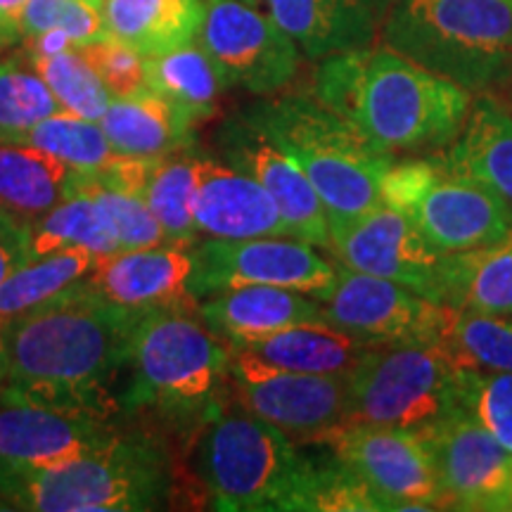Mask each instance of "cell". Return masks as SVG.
<instances>
[{
  "label": "cell",
  "instance_id": "cell-1",
  "mask_svg": "<svg viewBox=\"0 0 512 512\" xmlns=\"http://www.w3.org/2000/svg\"><path fill=\"white\" fill-rule=\"evenodd\" d=\"M95 294L88 283L0 332V389L117 420V389L140 316Z\"/></svg>",
  "mask_w": 512,
  "mask_h": 512
},
{
  "label": "cell",
  "instance_id": "cell-2",
  "mask_svg": "<svg viewBox=\"0 0 512 512\" xmlns=\"http://www.w3.org/2000/svg\"><path fill=\"white\" fill-rule=\"evenodd\" d=\"M309 91L396 159L451 145L475 100L384 43L318 60Z\"/></svg>",
  "mask_w": 512,
  "mask_h": 512
},
{
  "label": "cell",
  "instance_id": "cell-3",
  "mask_svg": "<svg viewBox=\"0 0 512 512\" xmlns=\"http://www.w3.org/2000/svg\"><path fill=\"white\" fill-rule=\"evenodd\" d=\"M230 349L195 309L159 306L140 316L128 349L121 411L190 437L226 403Z\"/></svg>",
  "mask_w": 512,
  "mask_h": 512
},
{
  "label": "cell",
  "instance_id": "cell-4",
  "mask_svg": "<svg viewBox=\"0 0 512 512\" xmlns=\"http://www.w3.org/2000/svg\"><path fill=\"white\" fill-rule=\"evenodd\" d=\"M192 444V470L214 510L313 512L316 448H299L228 396Z\"/></svg>",
  "mask_w": 512,
  "mask_h": 512
},
{
  "label": "cell",
  "instance_id": "cell-5",
  "mask_svg": "<svg viewBox=\"0 0 512 512\" xmlns=\"http://www.w3.org/2000/svg\"><path fill=\"white\" fill-rule=\"evenodd\" d=\"M169 448L155 434L119 430L91 451L41 467L0 470V510L143 512L174 494Z\"/></svg>",
  "mask_w": 512,
  "mask_h": 512
},
{
  "label": "cell",
  "instance_id": "cell-6",
  "mask_svg": "<svg viewBox=\"0 0 512 512\" xmlns=\"http://www.w3.org/2000/svg\"><path fill=\"white\" fill-rule=\"evenodd\" d=\"M242 114L302 166L325 204L330 226L382 204V176L396 157L375 147L311 91L264 95Z\"/></svg>",
  "mask_w": 512,
  "mask_h": 512
},
{
  "label": "cell",
  "instance_id": "cell-7",
  "mask_svg": "<svg viewBox=\"0 0 512 512\" xmlns=\"http://www.w3.org/2000/svg\"><path fill=\"white\" fill-rule=\"evenodd\" d=\"M380 41L472 95L512 81V0H392Z\"/></svg>",
  "mask_w": 512,
  "mask_h": 512
},
{
  "label": "cell",
  "instance_id": "cell-8",
  "mask_svg": "<svg viewBox=\"0 0 512 512\" xmlns=\"http://www.w3.org/2000/svg\"><path fill=\"white\" fill-rule=\"evenodd\" d=\"M463 368L437 344L373 347L349 373L344 425L422 432L460 408Z\"/></svg>",
  "mask_w": 512,
  "mask_h": 512
},
{
  "label": "cell",
  "instance_id": "cell-9",
  "mask_svg": "<svg viewBox=\"0 0 512 512\" xmlns=\"http://www.w3.org/2000/svg\"><path fill=\"white\" fill-rule=\"evenodd\" d=\"M230 349L226 396L294 444H316L347 422L349 375L285 373Z\"/></svg>",
  "mask_w": 512,
  "mask_h": 512
},
{
  "label": "cell",
  "instance_id": "cell-10",
  "mask_svg": "<svg viewBox=\"0 0 512 512\" xmlns=\"http://www.w3.org/2000/svg\"><path fill=\"white\" fill-rule=\"evenodd\" d=\"M337 280L335 261L323 259L309 242L292 235L252 240H200L195 245L192 297L245 285L285 287L323 302Z\"/></svg>",
  "mask_w": 512,
  "mask_h": 512
},
{
  "label": "cell",
  "instance_id": "cell-11",
  "mask_svg": "<svg viewBox=\"0 0 512 512\" xmlns=\"http://www.w3.org/2000/svg\"><path fill=\"white\" fill-rule=\"evenodd\" d=\"M197 43L228 88H242L256 98L290 88L302 67L297 43L245 0H207Z\"/></svg>",
  "mask_w": 512,
  "mask_h": 512
},
{
  "label": "cell",
  "instance_id": "cell-12",
  "mask_svg": "<svg viewBox=\"0 0 512 512\" xmlns=\"http://www.w3.org/2000/svg\"><path fill=\"white\" fill-rule=\"evenodd\" d=\"M328 252L351 271L387 278L430 302L441 304L444 297L448 254L437 252L403 211L387 204L330 226Z\"/></svg>",
  "mask_w": 512,
  "mask_h": 512
},
{
  "label": "cell",
  "instance_id": "cell-13",
  "mask_svg": "<svg viewBox=\"0 0 512 512\" xmlns=\"http://www.w3.org/2000/svg\"><path fill=\"white\" fill-rule=\"evenodd\" d=\"M337 280L323 299L325 323L373 344H437L446 328V306L387 278L337 264Z\"/></svg>",
  "mask_w": 512,
  "mask_h": 512
},
{
  "label": "cell",
  "instance_id": "cell-14",
  "mask_svg": "<svg viewBox=\"0 0 512 512\" xmlns=\"http://www.w3.org/2000/svg\"><path fill=\"white\" fill-rule=\"evenodd\" d=\"M415 434L432 460L441 510H512V453L472 415L458 411Z\"/></svg>",
  "mask_w": 512,
  "mask_h": 512
},
{
  "label": "cell",
  "instance_id": "cell-15",
  "mask_svg": "<svg viewBox=\"0 0 512 512\" xmlns=\"http://www.w3.org/2000/svg\"><path fill=\"white\" fill-rule=\"evenodd\" d=\"M316 444L330 446L361 477L380 510H441L437 475L415 432L342 425Z\"/></svg>",
  "mask_w": 512,
  "mask_h": 512
},
{
  "label": "cell",
  "instance_id": "cell-16",
  "mask_svg": "<svg viewBox=\"0 0 512 512\" xmlns=\"http://www.w3.org/2000/svg\"><path fill=\"white\" fill-rule=\"evenodd\" d=\"M216 157L245 171L264 185L290 228L292 238L328 249L330 221L323 200L309 178L278 143L261 131L254 121L238 112L219 126L214 136Z\"/></svg>",
  "mask_w": 512,
  "mask_h": 512
},
{
  "label": "cell",
  "instance_id": "cell-17",
  "mask_svg": "<svg viewBox=\"0 0 512 512\" xmlns=\"http://www.w3.org/2000/svg\"><path fill=\"white\" fill-rule=\"evenodd\" d=\"M117 420L0 389V470H41L100 446Z\"/></svg>",
  "mask_w": 512,
  "mask_h": 512
},
{
  "label": "cell",
  "instance_id": "cell-18",
  "mask_svg": "<svg viewBox=\"0 0 512 512\" xmlns=\"http://www.w3.org/2000/svg\"><path fill=\"white\" fill-rule=\"evenodd\" d=\"M403 214L441 254L494 245L512 233V204L484 185L446 174L437 164Z\"/></svg>",
  "mask_w": 512,
  "mask_h": 512
},
{
  "label": "cell",
  "instance_id": "cell-19",
  "mask_svg": "<svg viewBox=\"0 0 512 512\" xmlns=\"http://www.w3.org/2000/svg\"><path fill=\"white\" fill-rule=\"evenodd\" d=\"M195 273V245L164 242L157 247L121 249L100 256L88 287L107 302L126 309L150 311L159 306L195 309L190 292Z\"/></svg>",
  "mask_w": 512,
  "mask_h": 512
},
{
  "label": "cell",
  "instance_id": "cell-20",
  "mask_svg": "<svg viewBox=\"0 0 512 512\" xmlns=\"http://www.w3.org/2000/svg\"><path fill=\"white\" fill-rule=\"evenodd\" d=\"M259 8L297 43L304 57L373 46L389 0H245Z\"/></svg>",
  "mask_w": 512,
  "mask_h": 512
},
{
  "label": "cell",
  "instance_id": "cell-21",
  "mask_svg": "<svg viewBox=\"0 0 512 512\" xmlns=\"http://www.w3.org/2000/svg\"><path fill=\"white\" fill-rule=\"evenodd\" d=\"M200 240H252L290 235L264 185L223 159L207 155L195 204Z\"/></svg>",
  "mask_w": 512,
  "mask_h": 512
},
{
  "label": "cell",
  "instance_id": "cell-22",
  "mask_svg": "<svg viewBox=\"0 0 512 512\" xmlns=\"http://www.w3.org/2000/svg\"><path fill=\"white\" fill-rule=\"evenodd\" d=\"M430 157L446 174L484 185L512 204V112L498 95H475L458 136Z\"/></svg>",
  "mask_w": 512,
  "mask_h": 512
},
{
  "label": "cell",
  "instance_id": "cell-23",
  "mask_svg": "<svg viewBox=\"0 0 512 512\" xmlns=\"http://www.w3.org/2000/svg\"><path fill=\"white\" fill-rule=\"evenodd\" d=\"M197 316L226 344L249 342L302 323H325L323 304L285 287L245 285L209 294L197 302Z\"/></svg>",
  "mask_w": 512,
  "mask_h": 512
},
{
  "label": "cell",
  "instance_id": "cell-24",
  "mask_svg": "<svg viewBox=\"0 0 512 512\" xmlns=\"http://www.w3.org/2000/svg\"><path fill=\"white\" fill-rule=\"evenodd\" d=\"M81 171L48 152L0 140V214L31 228L79 192Z\"/></svg>",
  "mask_w": 512,
  "mask_h": 512
},
{
  "label": "cell",
  "instance_id": "cell-25",
  "mask_svg": "<svg viewBox=\"0 0 512 512\" xmlns=\"http://www.w3.org/2000/svg\"><path fill=\"white\" fill-rule=\"evenodd\" d=\"M228 347L247 351L256 361L285 373L349 375L373 344L361 342L328 323H302Z\"/></svg>",
  "mask_w": 512,
  "mask_h": 512
},
{
  "label": "cell",
  "instance_id": "cell-26",
  "mask_svg": "<svg viewBox=\"0 0 512 512\" xmlns=\"http://www.w3.org/2000/svg\"><path fill=\"white\" fill-rule=\"evenodd\" d=\"M100 126L117 155L164 159L197 145L195 126L152 91L112 98Z\"/></svg>",
  "mask_w": 512,
  "mask_h": 512
},
{
  "label": "cell",
  "instance_id": "cell-27",
  "mask_svg": "<svg viewBox=\"0 0 512 512\" xmlns=\"http://www.w3.org/2000/svg\"><path fill=\"white\" fill-rule=\"evenodd\" d=\"M207 0H105L107 36L155 57L195 41Z\"/></svg>",
  "mask_w": 512,
  "mask_h": 512
},
{
  "label": "cell",
  "instance_id": "cell-28",
  "mask_svg": "<svg viewBox=\"0 0 512 512\" xmlns=\"http://www.w3.org/2000/svg\"><path fill=\"white\" fill-rule=\"evenodd\" d=\"M147 91L162 95L192 126L214 119L226 81L200 43L190 41L169 53L145 57Z\"/></svg>",
  "mask_w": 512,
  "mask_h": 512
},
{
  "label": "cell",
  "instance_id": "cell-29",
  "mask_svg": "<svg viewBox=\"0 0 512 512\" xmlns=\"http://www.w3.org/2000/svg\"><path fill=\"white\" fill-rule=\"evenodd\" d=\"M441 304L512 318V233L494 245L448 254Z\"/></svg>",
  "mask_w": 512,
  "mask_h": 512
},
{
  "label": "cell",
  "instance_id": "cell-30",
  "mask_svg": "<svg viewBox=\"0 0 512 512\" xmlns=\"http://www.w3.org/2000/svg\"><path fill=\"white\" fill-rule=\"evenodd\" d=\"M98 261L100 256L91 249L69 247L62 252L36 256L17 268L0 287V332L12 320L86 285Z\"/></svg>",
  "mask_w": 512,
  "mask_h": 512
},
{
  "label": "cell",
  "instance_id": "cell-31",
  "mask_svg": "<svg viewBox=\"0 0 512 512\" xmlns=\"http://www.w3.org/2000/svg\"><path fill=\"white\" fill-rule=\"evenodd\" d=\"M207 152L192 145L188 150L159 159L145 188V202L162 226L166 242L197 245L200 233L195 223V204L200 192Z\"/></svg>",
  "mask_w": 512,
  "mask_h": 512
},
{
  "label": "cell",
  "instance_id": "cell-32",
  "mask_svg": "<svg viewBox=\"0 0 512 512\" xmlns=\"http://www.w3.org/2000/svg\"><path fill=\"white\" fill-rule=\"evenodd\" d=\"M31 259L62 252L69 247H86L98 256L119 252L117 240L91 192L76 195L50 209L29 228Z\"/></svg>",
  "mask_w": 512,
  "mask_h": 512
},
{
  "label": "cell",
  "instance_id": "cell-33",
  "mask_svg": "<svg viewBox=\"0 0 512 512\" xmlns=\"http://www.w3.org/2000/svg\"><path fill=\"white\" fill-rule=\"evenodd\" d=\"M439 347L463 370L512 373V318L446 306Z\"/></svg>",
  "mask_w": 512,
  "mask_h": 512
},
{
  "label": "cell",
  "instance_id": "cell-34",
  "mask_svg": "<svg viewBox=\"0 0 512 512\" xmlns=\"http://www.w3.org/2000/svg\"><path fill=\"white\" fill-rule=\"evenodd\" d=\"M17 143L38 147L81 174L98 171L100 166L117 157L100 121L76 117L64 110L50 114L41 124L29 128Z\"/></svg>",
  "mask_w": 512,
  "mask_h": 512
},
{
  "label": "cell",
  "instance_id": "cell-35",
  "mask_svg": "<svg viewBox=\"0 0 512 512\" xmlns=\"http://www.w3.org/2000/svg\"><path fill=\"white\" fill-rule=\"evenodd\" d=\"M60 110V102L27 55L0 60V140L17 143L29 128Z\"/></svg>",
  "mask_w": 512,
  "mask_h": 512
},
{
  "label": "cell",
  "instance_id": "cell-36",
  "mask_svg": "<svg viewBox=\"0 0 512 512\" xmlns=\"http://www.w3.org/2000/svg\"><path fill=\"white\" fill-rule=\"evenodd\" d=\"M27 60L34 64L41 79L48 83L50 93L55 95L64 112L100 121L107 105H110L112 93L107 91L93 64L83 57L79 48L48 57H27Z\"/></svg>",
  "mask_w": 512,
  "mask_h": 512
},
{
  "label": "cell",
  "instance_id": "cell-37",
  "mask_svg": "<svg viewBox=\"0 0 512 512\" xmlns=\"http://www.w3.org/2000/svg\"><path fill=\"white\" fill-rule=\"evenodd\" d=\"M460 408L512 453V373L463 370Z\"/></svg>",
  "mask_w": 512,
  "mask_h": 512
},
{
  "label": "cell",
  "instance_id": "cell-38",
  "mask_svg": "<svg viewBox=\"0 0 512 512\" xmlns=\"http://www.w3.org/2000/svg\"><path fill=\"white\" fill-rule=\"evenodd\" d=\"M48 29L67 31L76 48L107 38L102 10L93 8L86 0H29L19 24L22 41Z\"/></svg>",
  "mask_w": 512,
  "mask_h": 512
},
{
  "label": "cell",
  "instance_id": "cell-39",
  "mask_svg": "<svg viewBox=\"0 0 512 512\" xmlns=\"http://www.w3.org/2000/svg\"><path fill=\"white\" fill-rule=\"evenodd\" d=\"M83 192H91L95 202L100 204L102 214H105L114 233V240H117L119 252L121 249L157 247L166 242L164 230L152 209L147 207L145 197L107 188H83Z\"/></svg>",
  "mask_w": 512,
  "mask_h": 512
},
{
  "label": "cell",
  "instance_id": "cell-40",
  "mask_svg": "<svg viewBox=\"0 0 512 512\" xmlns=\"http://www.w3.org/2000/svg\"><path fill=\"white\" fill-rule=\"evenodd\" d=\"M79 50L93 64L112 98H126V95L147 91L145 55H140L136 48L107 36Z\"/></svg>",
  "mask_w": 512,
  "mask_h": 512
},
{
  "label": "cell",
  "instance_id": "cell-41",
  "mask_svg": "<svg viewBox=\"0 0 512 512\" xmlns=\"http://www.w3.org/2000/svg\"><path fill=\"white\" fill-rule=\"evenodd\" d=\"M27 261H31L29 228L10 219V216L0 214V287Z\"/></svg>",
  "mask_w": 512,
  "mask_h": 512
},
{
  "label": "cell",
  "instance_id": "cell-42",
  "mask_svg": "<svg viewBox=\"0 0 512 512\" xmlns=\"http://www.w3.org/2000/svg\"><path fill=\"white\" fill-rule=\"evenodd\" d=\"M27 48H24V55L27 57H48V55H57L64 53V50L76 48L72 36L67 34L64 29H48L43 34H36L27 38Z\"/></svg>",
  "mask_w": 512,
  "mask_h": 512
},
{
  "label": "cell",
  "instance_id": "cell-43",
  "mask_svg": "<svg viewBox=\"0 0 512 512\" xmlns=\"http://www.w3.org/2000/svg\"><path fill=\"white\" fill-rule=\"evenodd\" d=\"M27 5L29 0H0V50L22 41L19 24H22V15Z\"/></svg>",
  "mask_w": 512,
  "mask_h": 512
},
{
  "label": "cell",
  "instance_id": "cell-44",
  "mask_svg": "<svg viewBox=\"0 0 512 512\" xmlns=\"http://www.w3.org/2000/svg\"><path fill=\"white\" fill-rule=\"evenodd\" d=\"M494 95H498V98H501V100L505 102V107H508V110L512 112V81L508 83V86L503 88V91H498V93H494Z\"/></svg>",
  "mask_w": 512,
  "mask_h": 512
},
{
  "label": "cell",
  "instance_id": "cell-45",
  "mask_svg": "<svg viewBox=\"0 0 512 512\" xmlns=\"http://www.w3.org/2000/svg\"><path fill=\"white\" fill-rule=\"evenodd\" d=\"M86 3H91L93 8H100V10H102V5H105V0H86Z\"/></svg>",
  "mask_w": 512,
  "mask_h": 512
},
{
  "label": "cell",
  "instance_id": "cell-46",
  "mask_svg": "<svg viewBox=\"0 0 512 512\" xmlns=\"http://www.w3.org/2000/svg\"><path fill=\"white\" fill-rule=\"evenodd\" d=\"M0 380H3V354H0Z\"/></svg>",
  "mask_w": 512,
  "mask_h": 512
},
{
  "label": "cell",
  "instance_id": "cell-47",
  "mask_svg": "<svg viewBox=\"0 0 512 512\" xmlns=\"http://www.w3.org/2000/svg\"><path fill=\"white\" fill-rule=\"evenodd\" d=\"M389 3H392V0H389Z\"/></svg>",
  "mask_w": 512,
  "mask_h": 512
}]
</instances>
